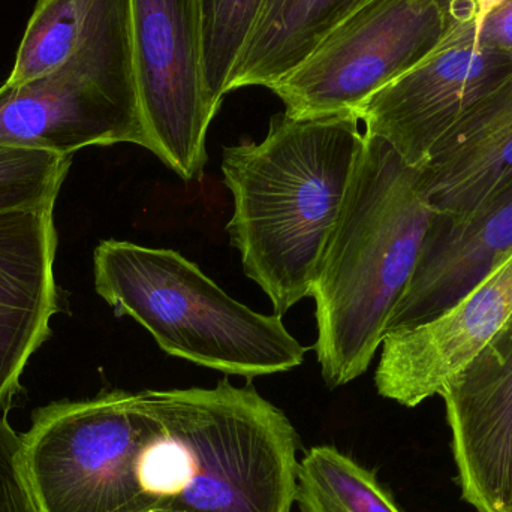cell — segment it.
Instances as JSON below:
<instances>
[{"label":"cell","mask_w":512,"mask_h":512,"mask_svg":"<svg viewBox=\"0 0 512 512\" xmlns=\"http://www.w3.org/2000/svg\"><path fill=\"white\" fill-rule=\"evenodd\" d=\"M358 123L354 111L276 114L261 143L225 147L222 171L234 198L227 230L274 315L312 295L363 153Z\"/></svg>","instance_id":"1"},{"label":"cell","mask_w":512,"mask_h":512,"mask_svg":"<svg viewBox=\"0 0 512 512\" xmlns=\"http://www.w3.org/2000/svg\"><path fill=\"white\" fill-rule=\"evenodd\" d=\"M433 213L417 168L364 132L363 153L310 295L328 388L369 369L414 276Z\"/></svg>","instance_id":"2"},{"label":"cell","mask_w":512,"mask_h":512,"mask_svg":"<svg viewBox=\"0 0 512 512\" xmlns=\"http://www.w3.org/2000/svg\"><path fill=\"white\" fill-rule=\"evenodd\" d=\"M93 273L117 316H131L165 354L198 366L254 379L301 366L309 349L282 316L234 300L179 252L105 240L93 252Z\"/></svg>","instance_id":"3"},{"label":"cell","mask_w":512,"mask_h":512,"mask_svg":"<svg viewBox=\"0 0 512 512\" xmlns=\"http://www.w3.org/2000/svg\"><path fill=\"white\" fill-rule=\"evenodd\" d=\"M144 402L185 456L179 512H289L298 436L252 387L144 390Z\"/></svg>","instance_id":"4"},{"label":"cell","mask_w":512,"mask_h":512,"mask_svg":"<svg viewBox=\"0 0 512 512\" xmlns=\"http://www.w3.org/2000/svg\"><path fill=\"white\" fill-rule=\"evenodd\" d=\"M158 418L141 391L36 409L21 438V462L41 512H144V448Z\"/></svg>","instance_id":"5"},{"label":"cell","mask_w":512,"mask_h":512,"mask_svg":"<svg viewBox=\"0 0 512 512\" xmlns=\"http://www.w3.org/2000/svg\"><path fill=\"white\" fill-rule=\"evenodd\" d=\"M472 14L474 0H370L270 90L291 116L355 111L420 65Z\"/></svg>","instance_id":"6"},{"label":"cell","mask_w":512,"mask_h":512,"mask_svg":"<svg viewBox=\"0 0 512 512\" xmlns=\"http://www.w3.org/2000/svg\"><path fill=\"white\" fill-rule=\"evenodd\" d=\"M120 143L149 150L131 29L84 48L38 80L0 87V146L72 156Z\"/></svg>","instance_id":"7"},{"label":"cell","mask_w":512,"mask_h":512,"mask_svg":"<svg viewBox=\"0 0 512 512\" xmlns=\"http://www.w3.org/2000/svg\"><path fill=\"white\" fill-rule=\"evenodd\" d=\"M132 62L149 150L200 180L215 117L204 78L203 0H129Z\"/></svg>","instance_id":"8"},{"label":"cell","mask_w":512,"mask_h":512,"mask_svg":"<svg viewBox=\"0 0 512 512\" xmlns=\"http://www.w3.org/2000/svg\"><path fill=\"white\" fill-rule=\"evenodd\" d=\"M511 74L512 57L480 44L477 14H472L438 50L354 113L366 134L387 141L420 170L448 129Z\"/></svg>","instance_id":"9"},{"label":"cell","mask_w":512,"mask_h":512,"mask_svg":"<svg viewBox=\"0 0 512 512\" xmlns=\"http://www.w3.org/2000/svg\"><path fill=\"white\" fill-rule=\"evenodd\" d=\"M439 396L463 501L477 512H512V313Z\"/></svg>","instance_id":"10"},{"label":"cell","mask_w":512,"mask_h":512,"mask_svg":"<svg viewBox=\"0 0 512 512\" xmlns=\"http://www.w3.org/2000/svg\"><path fill=\"white\" fill-rule=\"evenodd\" d=\"M511 313L512 255L438 318L387 334L376 369V390L406 408L439 396Z\"/></svg>","instance_id":"11"},{"label":"cell","mask_w":512,"mask_h":512,"mask_svg":"<svg viewBox=\"0 0 512 512\" xmlns=\"http://www.w3.org/2000/svg\"><path fill=\"white\" fill-rule=\"evenodd\" d=\"M511 255L512 179L463 218L433 213L414 276L385 336L438 318Z\"/></svg>","instance_id":"12"},{"label":"cell","mask_w":512,"mask_h":512,"mask_svg":"<svg viewBox=\"0 0 512 512\" xmlns=\"http://www.w3.org/2000/svg\"><path fill=\"white\" fill-rule=\"evenodd\" d=\"M54 207L0 215V412L14 406L21 376L50 336L59 310Z\"/></svg>","instance_id":"13"},{"label":"cell","mask_w":512,"mask_h":512,"mask_svg":"<svg viewBox=\"0 0 512 512\" xmlns=\"http://www.w3.org/2000/svg\"><path fill=\"white\" fill-rule=\"evenodd\" d=\"M439 215L463 218L512 179V74L454 123L418 170Z\"/></svg>","instance_id":"14"},{"label":"cell","mask_w":512,"mask_h":512,"mask_svg":"<svg viewBox=\"0 0 512 512\" xmlns=\"http://www.w3.org/2000/svg\"><path fill=\"white\" fill-rule=\"evenodd\" d=\"M367 2L370 0H267L234 69L228 93L242 87L276 86L334 27Z\"/></svg>","instance_id":"15"},{"label":"cell","mask_w":512,"mask_h":512,"mask_svg":"<svg viewBox=\"0 0 512 512\" xmlns=\"http://www.w3.org/2000/svg\"><path fill=\"white\" fill-rule=\"evenodd\" d=\"M131 29L129 0H38L3 89L50 74L84 48Z\"/></svg>","instance_id":"16"},{"label":"cell","mask_w":512,"mask_h":512,"mask_svg":"<svg viewBox=\"0 0 512 512\" xmlns=\"http://www.w3.org/2000/svg\"><path fill=\"white\" fill-rule=\"evenodd\" d=\"M294 502L300 512H402L375 472L334 447H315L298 463Z\"/></svg>","instance_id":"17"},{"label":"cell","mask_w":512,"mask_h":512,"mask_svg":"<svg viewBox=\"0 0 512 512\" xmlns=\"http://www.w3.org/2000/svg\"><path fill=\"white\" fill-rule=\"evenodd\" d=\"M267 0H203L204 78L215 113L228 93Z\"/></svg>","instance_id":"18"},{"label":"cell","mask_w":512,"mask_h":512,"mask_svg":"<svg viewBox=\"0 0 512 512\" xmlns=\"http://www.w3.org/2000/svg\"><path fill=\"white\" fill-rule=\"evenodd\" d=\"M72 156L0 146V215L54 207Z\"/></svg>","instance_id":"19"},{"label":"cell","mask_w":512,"mask_h":512,"mask_svg":"<svg viewBox=\"0 0 512 512\" xmlns=\"http://www.w3.org/2000/svg\"><path fill=\"white\" fill-rule=\"evenodd\" d=\"M0 512H41L24 474L21 438L0 415Z\"/></svg>","instance_id":"20"},{"label":"cell","mask_w":512,"mask_h":512,"mask_svg":"<svg viewBox=\"0 0 512 512\" xmlns=\"http://www.w3.org/2000/svg\"><path fill=\"white\" fill-rule=\"evenodd\" d=\"M478 41L484 47L512 57V0H502L478 26Z\"/></svg>","instance_id":"21"},{"label":"cell","mask_w":512,"mask_h":512,"mask_svg":"<svg viewBox=\"0 0 512 512\" xmlns=\"http://www.w3.org/2000/svg\"><path fill=\"white\" fill-rule=\"evenodd\" d=\"M502 0H474L475 9H477V27L480 26L481 21L501 5Z\"/></svg>","instance_id":"22"},{"label":"cell","mask_w":512,"mask_h":512,"mask_svg":"<svg viewBox=\"0 0 512 512\" xmlns=\"http://www.w3.org/2000/svg\"><path fill=\"white\" fill-rule=\"evenodd\" d=\"M144 512H179V511H171V510H162V508H156V510H149Z\"/></svg>","instance_id":"23"}]
</instances>
